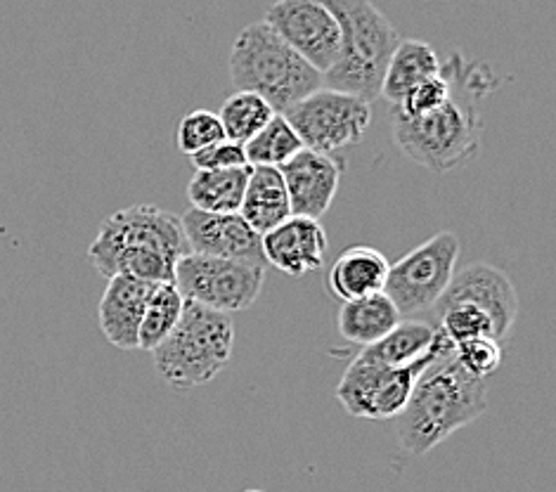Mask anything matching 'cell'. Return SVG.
<instances>
[{"label": "cell", "instance_id": "obj_1", "mask_svg": "<svg viewBox=\"0 0 556 492\" xmlns=\"http://www.w3.org/2000/svg\"><path fill=\"white\" fill-rule=\"evenodd\" d=\"M481 70V64L453 55L441 64V72L462 88L459 96L450 90L441 108L424 116L393 114V138L407 159L441 176L471 162L481 148L483 133V118L473 104L483 90Z\"/></svg>", "mask_w": 556, "mask_h": 492}, {"label": "cell", "instance_id": "obj_2", "mask_svg": "<svg viewBox=\"0 0 556 492\" xmlns=\"http://www.w3.org/2000/svg\"><path fill=\"white\" fill-rule=\"evenodd\" d=\"M188 251L178 216L154 204H136L102 220L88 249V261L108 279L128 275L159 285L174 282L176 263Z\"/></svg>", "mask_w": 556, "mask_h": 492}, {"label": "cell", "instance_id": "obj_3", "mask_svg": "<svg viewBox=\"0 0 556 492\" xmlns=\"http://www.w3.org/2000/svg\"><path fill=\"white\" fill-rule=\"evenodd\" d=\"M488 412V383L462 369L455 345L421 371L409 401L395 417L403 452L421 457Z\"/></svg>", "mask_w": 556, "mask_h": 492}, {"label": "cell", "instance_id": "obj_4", "mask_svg": "<svg viewBox=\"0 0 556 492\" xmlns=\"http://www.w3.org/2000/svg\"><path fill=\"white\" fill-rule=\"evenodd\" d=\"M341 29V50L334 66L323 74L327 88L372 102L379 98L383 72L401 36L372 0H323Z\"/></svg>", "mask_w": 556, "mask_h": 492}, {"label": "cell", "instance_id": "obj_5", "mask_svg": "<svg viewBox=\"0 0 556 492\" xmlns=\"http://www.w3.org/2000/svg\"><path fill=\"white\" fill-rule=\"evenodd\" d=\"M230 78L237 90L256 92L275 114L323 86V74L296 55L266 22L244 26L230 50Z\"/></svg>", "mask_w": 556, "mask_h": 492}, {"label": "cell", "instance_id": "obj_6", "mask_svg": "<svg viewBox=\"0 0 556 492\" xmlns=\"http://www.w3.org/2000/svg\"><path fill=\"white\" fill-rule=\"evenodd\" d=\"M235 349L230 315L185 301L174 331L156 345L154 369L176 391H190L214 381L228 367Z\"/></svg>", "mask_w": 556, "mask_h": 492}, {"label": "cell", "instance_id": "obj_7", "mask_svg": "<svg viewBox=\"0 0 556 492\" xmlns=\"http://www.w3.org/2000/svg\"><path fill=\"white\" fill-rule=\"evenodd\" d=\"M450 349L453 341L441 327H435L429 353L409 365L383 367L355 355L337 386L341 407L357 419H395L407 405L421 371Z\"/></svg>", "mask_w": 556, "mask_h": 492}, {"label": "cell", "instance_id": "obj_8", "mask_svg": "<svg viewBox=\"0 0 556 492\" xmlns=\"http://www.w3.org/2000/svg\"><path fill=\"white\" fill-rule=\"evenodd\" d=\"M282 116L296 130L303 148L337 154L361 142L372 124V104L337 88H315Z\"/></svg>", "mask_w": 556, "mask_h": 492}, {"label": "cell", "instance_id": "obj_9", "mask_svg": "<svg viewBox=\"0 0 556 492\" xmlns=\"http://www.w3.org/2000/svg\"><path fill=\"white\" fill-rule=\"evenodd\" d=\"M459 237L450 230L429 237L409 254L389 265L387 294L401 315L431 311L453 282L459 261Z\"/></svg>", "mask_w": 556, "mask_h": 492}, {"label": "cell", "instance_id": "obj_10", "mask_svg": "<svg viewBox=\"0 0 556 492\" xmlns=\"http://www.w3.org/2000/svg\"><path fill=\"white\" fill-rule=\"evenodd\" d=\"M174 285L185 301L218 313H240L254 305L266 285V268L188 251L174 270Z\"/></svg>", "mask_w": 556, "mask_h": 492}, {"label": "cell", "instance_id": "obj_11", "mask_svg": "<svg viewBox=\"0 0 556 492\" xmlns=\"http://www.w3.org/2000/svg\"><path fill=\"white\" fill-rule=\"evenodd\" d=\"M282 41L320 74L334 66L341 29L323 0H275L263 17Z\"/></svg>", "mask_w": 556, "mask_h": 492}, {"label": "cell", "instance_id": "obj_12", "mask_svg": "<svg viewBox=\"0 0 556 492\" xmlns=\"http://www.w3.org/2000/svg\"><path fill=\"white\" fill-rule=\"evenodd\" d=\"M450 303H469L481 308L493 320L500 341L511 335L516 317H519V294H516L514 282L505 270L490 263H471L467 268L457 270L433 308Z\"/></svg>", "mask_w": 556, "mask_h": 492}, {"label": "cell", "instance_id": "obj_13", "mask_svg": "<svg viewBox=\"0 0 556 492\" xmlns=\"http://www.w3.org/2000/svg\"><path fill=\"white\" fill-rule=\"evenodd\" d=\"M182 235L192 254L263 265L261 235L240 214H206L190 209L180 216Z\"/></svg>", "mask_w": 556, "mask_h": 492}, {"label": "cell", "instance_id": "obj_14", "mask_svg": "<svg viewBox=\"0 0 556 492\" xmlns=\"http://www.w3.org/2000/svg\"><path fill=\"white\" fill-rule=\"evenodd\" d=\"M341 171L343 159L337 154H323L303 148L291 156L287 164L280 166L291 214L320 220L329 206L334 204Z\"/></svg>", "mask_w": 556, "mask_h": 492}, {"label": "cell", "instance_id": "obj_15", "mask_svg": "<svg viewBox=\"0 0 556 492\" xmlns=\"http://www.w3.org/2000/svg\"><path fill=\"white\" fill-rule=\"evenodd\" d=\"M261 247L266 265L289 277H303L325 265L327 232L320 220L291 214L261 237Z\"/></svg>", "mask_w": 556, "mask_h": 492}, {"label": "cell", "instance_id": "obj_16", "mask_svg": "<svg viewBox=\"0 0 556 492\" xmlns=\"http://www.w3.org/2000/svg\"><path fill=\"white\" fill-rule=\"evenodd\" d=\"M150 282L114 275L98 305V320L104 339H108L118 351H138L140 323L144 303L150 297Z\"/></svg>", "mask_w": 556, "mask_h": 492}, {"label": "cell", "instance_id": "obj_17", "mask_svg": "<svg viewBox=\"0 0 556 492\" xmlns=\"http://www.w3.org/2000/svg\"><path fill=\"white\" fill-rule=\"evenodd\" d=\"M389 265L375 247H349L329 265L327 291L341 301L377 294L387 285Z\"/></svg>", "mask_w": 556, "mask_h": 492}, {"label": "cell", "instance_id": "obj_18", "mask_svg": "<svg viewBox=\"0 0 556 492\" xmlns=\"http://www.w3.org/2000/svg\"><path fill=\"white\" fill-rule=\"evenodd\" d=\"M240 216L261 237L291 216L289 194L280 168L249 166V180L240 206Z\"/></svg>", "mask_w": 556, "mask_h": 492}, {"label": "cell", "instance_id": "obj_19", "mask_svg": "<svg viewBox=\"0 0 556 492\" xmlns=\"http://www.w3.org/2000/svg\"><path fill=\"white\" fill-rule=\"evenodd\" d=\"M401 320L403 315L395 308V303L383 291H377V294L343 301L337 327L343 341L367 349L387 337Z\"/></svg>", "mask_w": 556, "mask_h": 492}, {"label": "cell", "instance_id": "obj_20", "mask_svg": "<svg viewBox=\"0 0 556 492\" xmlns=\"http://www.w3.org/2000/svg\"><path fill=\"white\" fill-rule=\"evenodd\" d=\"M439 72L441 58L429 43L417 41V38H407V41L401 38L387 64V72H383L379 98L399 104L409 88Z\"/></svg>", "mask_w": 556, "mask_h": 492}, {"label": "cell", "instance_id": "obj_21", "mask_svg": "<svg viewBox=\"0 0 556 492\" xmlns=\"http://www.w3.org/2000/svg\"><path fill=\"white\" fill-rule=\"evenodd\" d=\"M249 166L228 171H194L188 185L192 209L206 214H240Z\"/></svg>", "mask_w": 556, "mask_h": 492}, {"label": "cell", "instance_id": "obj_22", "mask_svg": "<svg viewBox=\"0 0 556 492\" xmlns=\"http://www.w3.org/2000/svg\"><path fill=\"white\" fill-rule=\"evenodd\" d=\"M435 337V327L421 320H401L381 341L363 349L361 357L383 367H403L427 355Z\"/></svg>", "mask_w": 556, "mask_h": 492}, {"label": "cell", "instance_id": "obj_23", "mask_svg": "<svg viewBox=\"0 0 556 492\" xmlns=\"http://www.w3.org/2000/svg\"><path fill=\"white\" fill-rule=\"evenodd\" d=\"M182 305H185V299L180 297V291L176 289L174 282L152 285L148 303H144V311H142L138 349L152 353L178 325Z\"/></svg>", "mask_w": 556, "mask_h": 492}, {"label": "cell", "instance_id": "obj_24", "mask_svg": "<svg viewBox=\"0 0 556 492\" xmlns=\"http://www.w3.org/2000/svg\"><path fill=\"white\" fill-rule=\"evenodd\" d=\"M275 116V110L256 92L235 90L228 100L223 102L218 112V122L223 126L225 138L244 144L256 133L266 126Z\"/></svg>", "mask_w": 556, "mask_h": 492}, {"label": "cell", "instance_id": "obj_25", "mask_svg": "<svg viewBox=\"0 0 556 492\" xmlns=\"http://www.w3.org/2000/svg\"><path fill=\"white\" fill-rule=\"evenodd\" d=\"M303 150L296 130L282 114H275L254 138L244 142V154L249 166H273L280 168L291 156Z\"/></svg>", "mask_w": 556, "mask_h": 492}, {"label": "cell", "instance_id": "obj_26", "mask_svg": "<svg viewBox=\"0 0 556 492\" xmlns=\"http://www.w3.org/2000/svg\"><path fill=\"white\" fill-rule=\"evenodd\" d=\"M435 315H439V320H441L439 327L445 331V337L453 341V345L476 339V337L497 339L493 320H490V317L481 308H476V305L450 303V305H441V308H435Z\"/></svg>", "mask_w": 556, "mask_h": 492}, {"label": "cell", "instance_id": "obj_27", "mask_svg": "<svg viewBox=\"0 0 556 492\" xmlns=\"http://www.w3.org/2000/svg\"><path fill=\"white\" fill-rule=\"evenodd\" d=\"M225 138L218 114L208 110H194L180 118L176 128V148L182 154H197Z\"/></svg>", "mask_w": 556, "mask_h": 492}, {"label": "cell", "instance_id": "obj_28", "mask_svg": "<svg viewBox=\"0 0 556 492\" xmlns=\"http://www.w3.org/2000/svg\"><path fill=\"white\" fill-rule=\"evenodd\" d=\"M455 357L462 369L476 379H488L502 365V341L493 337H476L455 343Z\"/></svg>", "mask_w": 556, "mask_h": 492}, {"label": "cell", "instance_id": "obj_29", "mask_svg": "<svg viewBox=\"0 0 556 492\" xmlns=\"http://www.w3.org/2000/svg\"><path fill=\"white\" fill-rule=\"evenodd\" d=\"M450 81L445 78L443 72L433 74L429 78H424L421 84L409 88L403 100L395 104V112H401L405 116H424L433 110H439L441 104L450 98Z\"/></svg>", "mask_w": 556, "mask_h": 492}, {"label": "cell", "instance_id": "obj_30", "mask_svg": "<svg viewBox=\"0 0 556 492\" xmlns=\"http://www.w3.org/2000/svg\"><path fill=\"white\" fill-rule=\"evenodd\" d=\"M190 162H192L194 171H228V168L249 166L247 154H244V144L232 142L228 138H223V140L211 144V148L192 154Z\"/></svg>", "mask_w": 556, "mask_h": 492}, {"label": "cell", "instance_id": "obj_31", "mask_svg": "<svg viewBox=\"0 0 556 492\" xmlns=\"http://www.w3.org/2000/svg\"><path fill=\"white\" fill-rule=\"evenodd\" d=\"M244 492H263V490H244Z\"/></svg>", "mask_w": 556, "mask_h": 492}]
</instances>
